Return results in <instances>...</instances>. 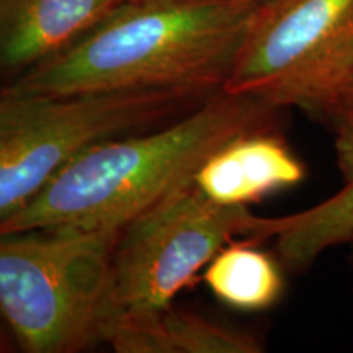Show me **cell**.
Returning a JSON list of instances; mask_svg holds the SVG:
<instances>
[{
  "mask_svg": "<svg viewBox=\"0 0 353 353\" xmlns=\"http://www.w3.org/2000/svg\"><path fill=\"white\" fill-rule=\"evenodd\" d=\"M257 0H131L7 83L28 94L223 92Z\"/></svg>",
  "mask_w": 353,
  "mask_h": 353,
  "instance_id": "6da1fadb",
  "label": "cell"
},
{
  "mask_svg": "<svg viewBox=\"0 0 353 353\" xmlns=\"http://www.w3.org/2000/svg\"><path fill=\"white\" fill-rule=\"evenodd\" d=\"M278 113L259 97L219 92L174 120L97 143L2 221L0 236L61 226L121 229L195 182L206 159L229 141L275 128Z\"/></svg>",
  "mask_w": 353,
  "mask_h": 353,
  "instance_id": "7a4b0ae2",
  "label": "cell"
},
{
  "mask_svg": "<svg viewBox=\"0 0 353 353\" xmlns=\"http://www.w3.org/2000/svg\"><path fill=\"white\" fill-rule=\"evenodd\" d=\"M120 229L46 228L0 236V316L26 353H79L113 319Z\"/></svg>",
  "mask_w": 353,
  "mask_h": 353,
  "instance_id": "3957f363",
  "label": "cell"
},
{
  "mask_svg": "<svg viewBox=\"0 0 353 353\" xmlns=\"http://www.w3.org/2000/svg\"><path fill=\"white\" fill-rule=\"evenodd\" d=\"M205 100L172 90L48 95L0 85V223L90 145L162 125Z\"/></svg>",
  "mask_w": 353,
  "mask_h": 353,
  "instance_id": "277c9868",
  "label": "cell"
},
{
  "mask_svg": "<svg viewBox=\"0 0 353 353\" xmlns=\"http://www.w3.org/2000/svg\"><path fill=\"white\" fill-rule=\"evenodd\" d=\"M353 76V0H257L223 92L332 120Z\"/></svg>",
  "mask_w": 353,
  "mask_h": 353,
  "instance_id": "5b68a950",
  "label": "cell"
},
{
  "mask_svg": "<svg viewBox=\"0 0 353 353\" xmlns=\"http://www.w3.org/2000/svg\"><path fill=\"white\" fill-rule=\"evenodd\" d=\"M268 221L249 206L210 200L195 182L174 190L120 229L112 268L114 316L172 306L229 242L268 241Z\"/></svg>",
  "mask_w": 353,
  "mask_h": 353,
  "instance_id": "8992f818",
  "label": "cell"
},
{
  "mask_svg": "<svg viewBox=\"0 0 353 353\" xmlns=\"http://www.w3.org/2000/svg\"><path fill=\"white\" fill-rule=\"evenodd\" d=\"M131 0H0V85L51 59Z\"/></svg>",
  "mask_w": 353,
  "mask_h": 353,
  "instance_id": "52a82bcc",
  "label": "cell"
},
{
  "mask_svg": "<svg viewBox=\"0 0 353 353\" xmlns=\"http://www.w3.org/2000/svg\"><path fill=\"white\" fill-rule=\"evenodd\" d=\"M304 176L306 167L270 128L245 132L211 154L196 172L195 185L221 205L249 206L296 187Z\"/></svg>",
  "mask_w": 353,
  "mask_h": 353,
  "instance_id": "ba28073f",
  "label": "cell"
},
{
  "mask_svg": "<svg viewBox=\"0 0 353 353\" xmlns=\"http://www.w3.org/2000/svg\"><path fill=\"white\" fill-rule=\"evenodd\" d=\"M335 161L342 185L334 195L298 213L270 218L268 241L283 270L303 273L316 260L353 237V114L334 120Z\"/></svg>",
  "mask_w": 353,
  "mask_h": 353,
  "instance_id": "9c48e42d",
  "label": "cell"
},
{
  "mask_svg": "<svg viewBox=\"0 0 353 353\" xmlns=\"http://www.w3.org/2000/svg\"><path fill=\"white\" fill-rule=\"evenodd\" d=\"M103 342L117 353H262L263 343L242 330L229 329L195 312L174 306L117 314Z\"/></svg>",
  "mask_w": 353,
  "mask_h": 353,
  "instance_id": "30bf717a",
  "label": "cell"
},
{
  "mask_svg": "<svg viewBox=\"0 0 353 353\" xmlns=\"http://www.w3.org/2000/svg\"><path fill=\"white\" fill-rule=\"evenodd\" d=\"M259 244L229 242L205 268L206 285L221 303L239 311H263L278 303L285 290L281 263Z\"/></svg>",
  "mask_w": 353,
  "mask_h": 353,
  "instance_id": "8fae6325",
  "label": "cell"
},
{
  "mask_svg": "<svg viewBox=\"0 0 353 353\" xmlns=\"http://www.w3.org/2000/svg\"><path fill=\"white\" fill-rule=\"evenodd\" d=\"M350 114H353V76L348 82L345 92H343L341 101H339L337 112H335L332 121L342 117H350Z\"/></svg>",
  "mask_w": 353,
  "mask_h": 353,
  "instance_id": "7c38bea8",
  "label": "cell"
},
{
  "mask_svg": "<svg viewBox=\"0 0 353 353\" xmlns=\"http://www.w3.org/2000/svg\"><path fill=\"white\" fill-rule=\"evenodd\" d=\"M13 345H17L15 339H13L10 329L7 327L6 321L0 316V353L13 352Z\"/></svg>",
  "mask_w": 353,
  "mask_h": 353,
  "instance_id": "4fadbf2b",
  "label": "cell"
},
{
  "mask_svg": "<svg viewBox=\"0 0 353 353\" xmlns=\"http://www.w3.org/2000/svg\"><path fill=\"white\" fill-rule=\"evenodd\" d=\"M348 265H350V270L353 273V237L348 242Z\"/></svg>",
  "mask_w": 353,
  "mask_h": 353,
  "instance_id": "5bb4252c",
  "label": "cell"
}]
</instances>
